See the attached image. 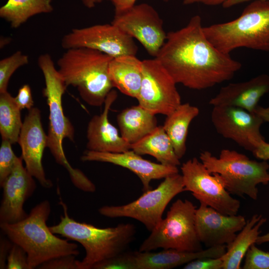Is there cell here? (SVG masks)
I'll use <instances>...</instances> for the list:
<instances>
[{
	"instance_id": "1",
	"label": "cell",
	"mask_w": 269,
	"mask_h": 269,
	"mask_svg": "<svg viewBox=\"0 0 269 269\" xmlns=\"http://www.w3.org/2000/svg\"><path fill=\"white\" fill-rule=\"evenodd\" d=\"M201 17H192L184 27L167 33L154 58L176 84L202 90L231 80L241 63L216 47L206 37Z\"/></svg>"
},
{
	"instance_id": "2",
	"label": "cell",
	"mask_w": 269,
	"mask_h": 269,
	"mask_svg": "<svg viewBox=\"0 0 269 269\" xmlns=\"http://www.w3.org/2000/svg\"><path fill=\"white\" fill-rule=\"evenodd\" d=\"M50 203L44 200L34 206L23 220L14 223H0L9 240L26 252L30 269L38 268L54 259L79 254L78 245L55 236L47 225Z\"/></svg>"
},
{
	"instance_id": "3",
	"label": "cell",
	"mask_w": 269,
	"mask_h": 269,
	"mask_svg": "<svg viewBox=\"0 0 269 269\" xmlns=\"http://www.w3.org/2000/svg\"><path fill=\"white\" fill-rule=\"evenodd\" d=\"M63 215L58 224L49 227L54 234L80 243L85 251V257L78 261L79 269H91L97 264L126 251L134 240L135 226L121 223L115 227L100 228L76 221L69 217L67 207L62 200Z\"/></svg>"
},
{
	"instance_id": "4",
	"label": "cell",
	"mask_w": 269,
	"mask_h": 269,
	"mask_svg": "<svg viewBox=\"0 0 269 269\" xmlns=\"http://www.w3.org/2000/svg\"><path fill=\"white\" fill-rule=\"evenodd\" d=\"M38 65L44 78L45 86L42 93L49 111L47 147L56 162L67 170L74 186L83 191H88L93 187V182L81 170L71 165L63 147V140L68 138L74 141L75 135L74 127L65 115L62 107V96L67 86L49 54L40 55Z\"/></svg>"
},
{
	"instance_id": "5",
	"label": "cell",
	"mask_w": 269,
	"mask_h": 269,
	"mask_svg": "<svg viewBox=\"0 0 269 269\" xmlns=\"http://www.w3.org/2000/svg\"><path fill=\"white\" fill-rule=\"evenodd\" d=\"M112 59L90 48H70L57 61L58 70L67 86L76 88L87 104L101 107L113 88L108 73Z\"/></svg>"
},
{
	"instance_id": "6",
	"label": "cell",
	"mask_w": 269,
	"mask_h": 269,
	"mask_svg": "<svg viewBox=\"0 0 269 269\" xmlns=\"http://www.w3.org/2000/svg\"><path fill=\"white\" fill-rule=\"evenodd\" d=\"M203 30L225 53L241 47L269 52V1L254 0L236 19L204 26Z\"/></svg>"
},
{
	"instance_id": "7",
	"label": "cell",
	"mask_w": 269,
	"mask_h": 269,
	"mask_svg": "<svg viewBox=\"0 0 269 269\" xmlns=\"http://www.w3.org/2000/svg\"><path fill=\"white\" fill-rule=\"evenodd\" d=\"M199 159L211 173L220 175L225 188L231 194L241 197L258 198V185L269 183V164L258 161L235 150L223 149L218 157L208 150L200 153Z\"/></svg>"
},
{
	"instance_id": "8",
	"label": "cell",
	"mask_w": 269,
	"mask_h": 269,
	"mask_svg": "<svg viewBox=\"0 0 269 269\" xmlns=\"http://www.w3.org/2000/svg\"><path fill=\"white\" fill-rule=\"evenodd\" d=\"M196 209L187 199L176 200L166 217L141 244L138 251H152L159 248L188 252L203 250L195 227Z\"/></svg>"
},
{
	"instance_id": "9",
	"label": "cell",
	"mask_w": 269,
	"mask_h": 269,
	"mask_svg": "<svg viewBox=\"0 0 269 269\" xmlns=\"http://www.w3.org/2000/svg\"><path fill=\"white\" fill-rule=\"evenodd\" d=\"M181 174L170 175L154 189H150L136 200L120 206H104L98 210L109 218L128 217L138 221L150 232L162 220L163 213L170 201L184 192Z\"/></svg>"
},
{
	"instance_id": "10",
	"label": "cell",
	"mask_w": 269,
	"mask_h": 269,
	"mask_svg": "<svg viewBox=\"0 0 269 269\" xmlns=\"http://www.w3.org/2000/svg\"><path fill=\"white\" fill-rule=\"evenodd\" d=\"M180 168L184 191L223 214L237 215L241 202L227 190L220 175L210 172L196 157L183 163Z\"/></svg>"
},
{
	"instance_id": "11",
	"label": "cell",
	"mask_w": 269,
	"mask_h": 269,
	"mask_svg": "<svg viewBox=\"0 0 269 269\" xmlns=\"http://www.w3.org/2000/svg\"><path fill=\"white\" fill-rule=\"evenodd\" d=\"M176 84L155 58L143 60L138 105L154 115H170L182 103Z\"/></svg>"
},
{
	"instance_id": "12",
	"label": "cell",
	"mask_w": 269,
	"mask_h": 269,
	"mask_svg": "<svg viewBox=\"0 0 269 269\" xmlns=\"http://www.w3.org/2000/svg\"><path fill=\"white\" fill-rule=\"evenodd\" d=\"M112 24L137 39L148 53L155 57L167 36L163 20L150 5L143 3L115 13Z\"/></svg>"
},
{
	"instance_id": "13",
	"label": "cell",
	"mask_w": 269,
	"mask_h": 269,
	"mask_svg": "<svg viewBox=\"0 0 269 269\" xmlns=\"http://www.w3.org/2000/svg\"><path fill=\"white\" fill-rule=\"evenodd\" d=\"M61 45L66 49L84 47L96 50L113 58L135 55L138 50L133 38L112 23L73 29L63 37Z\"/></svg>"
},
{
	"instance_id": "14",
	"label": "cell",
	"mask_w": 269,
	"mask_h": 269,
	"mask_svg": "<svg viewBox=\"0 0 269 269\" xmlns=\"http://www.w3.org/2000/svg\"><path fill=\"white\" fill-rule=\"evenodd\" d=\"M211 120L216 132L244 149L252 152L265 138L260 132L264 121L256 113L230 106L213 107Z\"/></svg>"
},
{
	"instance_id": "15",
	"label": "cell",
	"mask_w": 269,
	"mask_h": 269,
	"mask_svg": "<svg viewBox=\"0 0 269 269\" xmlns=\"http://www.w3.org/2000/svg\"><path fill=\"white\" fill-rule=\"evenodd\" d=\"M21 150V157L28 172L44 188H50L53 183L46 177L42 165L44 149L47 147V134L42 124L39 109L28 110L23 122L18 140Z\"/></svg>"
},
{
	"instance_id": "16",
	"label": "cell",
	"mask_w": 269,
	"mask_h": 269,
	"mask_svg": "<svg viewBox=\"0 0 269 269\" xmlns=\"http://www.w3.org/2000/svg\"><path fill=\"white\" fill-rule=\"evenodd\" d=\"M22 160L18 157L11 172L0 185L3 192L0 223H16L28 216L23 205L34 193L36 185L34 177L23 166Z\"/></svg>"
},
{
	"instance_id": "17",
	"label": "cell",
	"mask_w": 269,
	"mask_h": 269,
	"mask_svg": "<svg viewBox=\"0 0 269 269\" xmlns=\"http://www.w3.org/2000/svg\"><path fill=\"white\" fill-rule=\"evenodd\" d=\"M246 221L242 215H225L203 203H200L195 212L198 237L207 248L230 243Z\"/></svg>"
},
{
	"instance_id": "18",
	"label": "cell",
	"mask_w": 269,
	"mask_h": 269,
	"mask_svg": "<svg viewBox=\"0 0 269 269\" xmlns=\"http://www.w3.org/2000/svg\"><path fill=\"white\" fill-rule=\"evenodd\" d=\"M83 161L107 162L126 168L134 173L140 179L143 191L152 189L153 180L160 179L179 173L176 166L155 163L143 158L132 149L122 152H107L86 150L81 157Z\"/></svg>"
},
{
	"instance_id": "19",
	"label": "cell",
	"mask_w": 269,
	"mask_h": 269,
	"mask_svg": "<svg viewBox=\"0 0 269 269\" xmlns=\"http://www.w3.org/2000/svg\"><path fill=\"white\" fill-rule=\"evenodd\" d=\"M117 96V92L112 90L106 99L103 112L94 116L89 121L87 130L88 150L118 153L131 149V145L109 120V111Z\"/></svg>"
},
{
	"instance_id": "20",
	"label": "cell",
	"mask_w": 269,
	"mask_h": 269,
	"mask_svg": "<svg viewBox=\"0 0 269 269\" xmlns=\"http://www.w3.org/2000/svg\"><path fill=\"white\" fill-rule=\"evenodd\" d=\"M269 92V76L261 74L249 80L222 87L209 101L213 107L230 106L254 113L261 98Z\"/></svg>"
},
{
	"instance_id": "21",
	"label": "cell",
	"mask_w": 269,
	"mask_h": 269,
	"mask_svg": "<svg viewBox=\"0 0 269 269\" xmlns=\"http://www.w3.org/2000/svg\"><path fill=\"white\" fill-rule=\"evenodd\" d=\"M226 251V245L207 248L196 252H188L175 249L162 251L133 252L135 269H170L189 262L205 258H221Z\"/></svg>"
},
{
	"instance_id": "22",
	"label": "cell",
	"mask_w": 269,
	"mask_h": 269,
	"mask_svg": "<svg viewBox=\"0 0 269 269\" xmlns=\"http://www.w3.org/2000/svg\"><path fill=\"white\" fill-rule=\"evenodd\" d=\"M108 73L113 87L126 95L137 98L142 77V61L134 55L113 58Z\"/></svg>"
},
{
	"instance_id": "23",
	"label": "cell",
	"mask_w": 269,
	"mask_h": 269,
	"mask_svg": "<svg viewBox=\"0 0 269 269\" xmlns=\"http://www.w3.org/2000/svg\"><path fill=\"white\" fill-rule=\"evenodd\" d=\"M266 221V218L259 214H254L247 220L244 227L234 239L226 245V251L221 257L223 261V269L241 268L243 259L250 247L256 244L261 233L260 228Z\"/></svg>"
},
{
	"instance_id": "24",
	"label": "cell",
	"mask_w": 269,
	"mask_h": 269,
	"mask_svg": "<svg viewBox=\"0 0 269 269\" xmlns=\"http://www.w3.org/2000/svg\"><path fill=\"white\" fill-rule=\"evenodd\" d=\"M117 120L121 136L131 145L157 127L155 115L139 105L123 110L117 115Z\"/></svg>"
},
{
	"instance_id": "25",
	"label": "cell",
	"mask_w": 269,
	"mask_h": 269,
	"mask_svg": "<svg viewBox=\"0 0 269 269\" xmlns=\"http://www.w3.org/2000/svg\"><path fill=\"white\" fill-rule=\"evenodd\" d=\"M199 114L198 107L185 103H181L172 113L166 116L163 127L179 159L186 151V140L189 126Z\"/></svg>"
},
{
	"instance_id": "26",
	"label": "cell",
	"mask_w": 269,
	"mask_h": 269,
	"mask_svg": "<svg viewBox=\"0 0 269 269\" xmlns=\"http://www.w3.org/2000/svg\"><path fill=\"white\" fill-rule=\"evenodd\" d=\"M131 149L140 155H151L162 164L176 166L180 164L163 126H157L149 134L132 144Z\"/></svg>"
},
{
	"instance_id": "27",
	"label": "cell",
	"mask_w": 269,
	"mask_h": 269,
	"mask_svg": "<svg viewBox=\"0 0 269 269\" xmlns=\"http://www.w3.org/2000/svg\"><path fill=\"white\" fill-rule=\"evenodd\" d=\"M52 10L51 0H7L0 8V16L17 28L31 16Z\"/></svg>"
},
{
	"instance_id": "28",
	"label": "cell",
	"mask_w": 269,
	"mask_h": 269,
	"mask_svg": "<svg viewBox=\"0 0 269 269\" xmlns=\"http://www.w3.org/2000/svg\"><path fill=\"white\" fill-rule=\"evenodd\" d=\"M20 111L10 94L0 93V133L2 139L11 144L18 142L23 125Z\"/></svg>"
},
{
	"instance_id": "29",
	"label": "cell",
	"mask_w": 269,
	"mask_h": 269,
	"mask_svg": "<svg viewBox=\"0 0 269 269\" xmlns=\"http://www.w3.org/2000/svg\"><path fill=\"white\" fill-rule=\"evenodd\" d=\"M28 63V57L17 51L0 61V93L7 91L9 80L13 73L19 67Z\"/></svg>"
},
{
	"instance_id": "30",
	"label": "cell",
	"mask_w": 269,
	"mask_h": 269,
	"mask_svg": "<svg viewBox=\"0 0 269 269\" xmlns=\"http://www.w3.org/2000/svg\"><path fill=\"white\" fill-rule=\"evenodd\" d=\"M11 143L2 139L0 147V184L1 185L11 172L17 156L14 154Z\"/></svg>"
},
{
	"instance_id": "31",
	"label": "cell",
	"mask_w": 269,
	"mask_h": 269,
	"mask_svg": "<svg viewBox=\"0 0 269 269\" xmlns=\"http://www.w3.org/2000/svg\"><path fill=\"white\" fill-rule=\"evenodd\" d=\"M245 258L243 269H269V252L259 249L255 244L250 247Z\"/></svg>"
},
{
	"instance_id": "32",
	"label": "cell",
	"mask_w": 269,
	"mask_h": 269,
	"mask_svg": "<svg viewBox=\"0 0 269 269\" xmlns=\"http://www.w3.org/2000/svg\"><path fill=\"white\" fill-rule=\"evenodd\" d=\"M94 269H135L132 252H125L95 265Z\"/></svg>"
},
{
	"instance_id": "33",
	"label": "cell",
	"mask_w": 269,
	"mask_h": 269,
	"mask_svg": "<svg viewBox=\"0 0 269 269\" xmlns=\"http://www.w3.org/2000/svg\"><path fill=\"white\" fill-rule=\"evenodd\" d=\"M6 269H30L26 252L18 245L13 243L6 261Z\"/></svg>"
},
{
	"instance_id": "34",
	"label": "cell",
	"mask_w": 269,
	"mask_h": 269,
	"mask_svg": "<svg viewBox=\"0 0 269 269\" xmlns=\"http://www.w3.org/2000/svg\"><path fill=\"white\" fill-rule=\"evenodd\" d=\"M78 261L74 255L60 257L40 265V269H79Z\"/></svg>"
},
{
	"instance_id": "35",
	"label": "cell",
	"mask_w": 269,
	"mask_h": 269,
	"mask_svg": "<svg viewBox=\"0 0 269 269\" xmlns=\"http://www.w3.org/2000/svg\"><path fill=\"white\" fill-rule=\"evenodd\" d=\"M183 269H223L221 258H205L192 261L184 265Z\"/></svg>"
},
{
	"instance_id": "36",
	"label": "cell",
	"mask_w": 269,
	"mask_h": 269,
	"mask_svg": "<svg viewBox=\"0 0 269 269\" xmlns=\"http://www.w3.org/2000/svg\"><path fill=\"white\" fill-rule=\"evenodd\" d=\"M14 99L16 104L21 110L24 109L29 110L34 107L31 88L27 84H25L19 88Z\"/></svg>"
},
{
	"instance_id": "37",
	"label": "cell",
	"mask_w": 269,
	"mask_h": 269,
	"mask_svg": "<svg viewBox=\"0 0 269 269\" xmlns=\"http://www.w3.org/2000/svg\"><path fill=\"white\" fill-rule=\"evenodd\" d=\"M254 156L258 159L263 160H269V143L265 139L257 142L252 152Z\"/></svg>"
},
{
	"instance_id": "38",
	"label": "cell",
	"mask_w": 269,
	"mask_h": 269,
	"mask_svg": "<svg viewBox=\"0 0 269 269\" xmlns=\"http://www.w3.org/2000/svg\"><path fill=\"white\" fill-rule=\"evenodd\" d=\"M12 243L5 239H0V269H6L8 254Z\"/></svg>"
},
{
	"instance_id": "39",
	"label": "cell",
	"mask_w": 269,
	"mask_h": 269,
	"mask_svg": "<svg viewBox=\"0 0 269 269\" xmlns=\"http://www.w3.org/2000/svg\"><path fill=\"white\" fill-rule=\"evenodd\" d=\"M104 0H99V2ZM113 4L115 7V13H119L127 9L135 4L136 0H109ZM168 1L169 0H164Z\"/></svg>"
},
{
	"instance_id": "40",
	"label": "cell",
	"mask_w": 269,
	"mask_h": 269,
	"mask_svg": "<svg viewBox=\"0 0 269 269\" xmlns=\"http://www.w3.org/2000/svg\"><path fill=\"white\" fill-rule=\"evenodd\" d=\"M228 0H183V4L185 5L195 3H201L207 5L215 6L223 4Z\"/></svg>"
},
{
	"instance_id": "41",
	"label": "cell",
	"mask_w": 269,
	"mask_h": 269,
	"mask_svg": "<svg viewBox=\"0 0 269 269\" xmlns=\"http://www.w3.org/2000/svg\"><path fill=\"white\" fill-rule=\"evenodd\" d=\"M254 113L259 116L264 122L269 123V107L264 108L258 105Z\"/></svg>"
},
{
	"instance_id": "42",
	"label": "cell",
	"mask_w": 269,
	"mask_h": 269,
	"mask_svg": "<svg viewBox=\"0 0 269 269\" xmlns=\"http://www.w3.org/2000/svg\"><path fill=\"white\" fill-rule=\"evenodd\" d=\"M251 0H228L222 4V6L224 8H230Z\"/></svg>"
},
{
	"instance_id": "43",
	"label": "cell",
	"mask_w": 269,
	"mask_h": 269,
	"mask_svg": "<svg viewBox=\"0 0 269 269\" xmlns=\"http://www.w3.org/2000/svg\"><path fill=\"white\" fill-rule=\"evenodd\" d=\"M268 242H269V232L263 235H260L258 238L256 244L261 245Z\"/></svg>"
},
{
	"instance_id": "44",
	"label": "cell",
	"mask_w": 269,
	"mask_h": 269,
	"mask_svg": "<svg viewBox=\"0 0 269 269\" xmlns=\"http://www.w3.org/2000/svg\"><path fill=\"white\" fill-rule=\"evenodd\" d=\"M85 6L88 8L95 6V4L99 2V0H81Z\"/></svg>"
}]
</instances>
